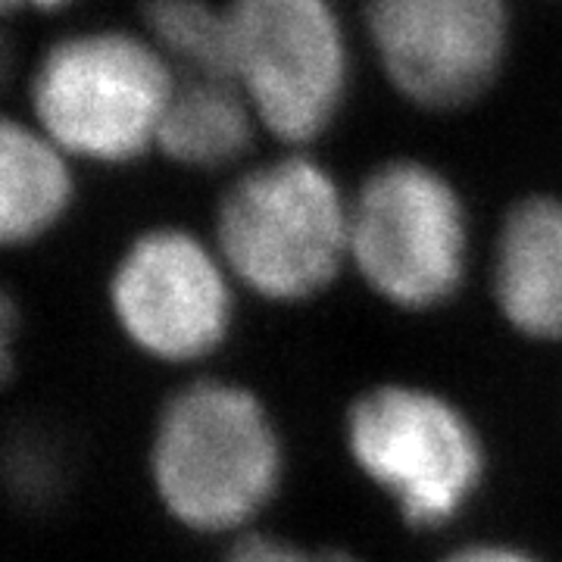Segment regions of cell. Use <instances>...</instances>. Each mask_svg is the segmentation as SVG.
<instances>
[{
    "label": "cell",
    "mask_w": 562,
    "mask_h": 562,
    "mask_svg": "<svg viewBox=\"0 0 562 562\" xmlns=\"http://www.w3.org/2000/svg\"><path fill=\"white\" fill-rule=\"evenodd\" d=\"M150 484L188 531H241L276 501L284 443L269 406L238 382L201 379L176 391L150 435Z\"/></svg>",
    "instance_id": "obj_1"
},
{
    "label": "cell",
    "mask_w": 562,
    "mask_h": 562,
    "mask_svg": "<svg viewBox=\"0 0 562 562\" xmlns=\"http://www.w3.org/2000/svg\"><path fill=\"white\" fill-rule=\"evenodd\" d=\"M176 88L154 41L122 29L63 35L29 76L32 122L72 162L122 166L160 140Z\"/></svg>",
    "instance_id": "obj_2"
},
{
    "label": "cell",
    "mask_w": 562,
    "mask_h": 562,
    "mask_svg": "<svg viewBox=\"0 0 562 562\" xmlns=\"http://www.w3.org/2000/svg\"><path fill=\"white\" fill-rule=\"evenodd\" d=\"M216 250L262 301H313L350 262V203L319 162L284 157L228 188Z\"/></svg>",
    "instance_id": "obj_3"
},
{
    "label": "cell",
    "mask_w": 562,
    "mask_h": 562,
    "mask_svg": "<svg viewBox=\"0 0 562 562\" xmlns=\"http://www.w3.org/2000/svg\"><path fill=\"white\" fill-rule=\"evenodd\" d=\"M344 438L353 465L413 528H443L482 491V435L431 387L387 382L362 391L347 409Z\"/></svg>",
    "instance_id": "obj_4"
},
{
    "label": "cell",
    "mask_w": 562,
    "mask_h": 562,
    "mask_svg": "<svg viewBox=\"0 0 562 562\" xmlns=\"http://www.w3.org/2000/svg\"><path fill=\"white\" fill-rule=\"evenodd\" d=\"M469 213L419 160L379 166L350 203V262L384 303L425 313L457 297L469 269Z\"/></svg>",
    "instance_id": "obj_5"
},
{
    "label": "cell",
    "mask_w": 562,
    "mask_h": 562,
    "mask_svg": "<svg viewBox=\"0 0 562 562\" xmlns=\"http://www.w3.org/2000/svg\"><path fill=\"white\" fill-rule=\"evenodd\" d=\"M232 76L269 132L306 144L341 113L347 41L328 0H235Z\"/></svg>",
    "instance_id": "obj_6"
},
{
    "label": "cell",
    "mask_w": 562,
    "mask_h": 562,
    "mask_svg": "<svg viewBox=\"0 0 562 562\" xmlns=\"http://www.w3.org/2000/svg\"><path fill=\"white\" fill-rule=\"evenodd\" d=\"M106 294L122 338L157 362H201L232 335L235 279L216 244L184 228L160 225L135 235Z\"/></svg>",
    "instance_id": "obj_7"
},
{
    "label": "cell",
    "mask_w": 562,
    "mask_h": 562,
    "mask_svg": "<svg viewBox=\"0 0 562 562\" xmlns=\"http://www.w3.org/2000/svg\"><path fill=\"white\" fill-rule=\"evenodd\" d=\"M369 32L406 101L457 110L501 72L509 20L503 0H369Z\"/></svg>",
    "instance_id": "obj_8"
},
{
    "label": "cell",
    "mask_w": 562,
    "mask_h": 562,
    "mask_svg": "<svg viewBox=\"0 0 562 562\" xmlns=\"http://www.w3.org/2000/svg\"><path fill=\"white\" fill-rule=\"evenodd\" d=\"M494 301L516 335L562 344V198L531 194L506 213L494 250Z\"/></svg>",
    "instance_id": "obj_9"
},
{
    "label": "cell",
    "mask_w": 562,
    "mask_h": 562,
    "mask_svg": "<svg viewBox=\"0 0 562 562\" xmlns=\"http://www.w3.org/2000/svg\"><path fill=\"white\" fill-rule=\"evenodd\" d=\"M76 203L72 160L35 122L0 113V250L54 235Z\"/></svg>",
    "instance_id": "obj_10"
},
{
    "label": "cell",
    "mask_w": 562,
    "mask_h": 562,
    "mask_svg": "<svg viewBox=\"0 0 562 562\" xmlns=\"http://www.w3.org/2000/svg\"><path fill=\"white\" fill-rule=\"evenodd\" d=\"M250 103L222 79H198L176 88L160 128L162 154L191 169L235 162L250 147Z\"/></svg>",
    "instance_id": "obj_11"
},
{
    "label": "cell",
    "mask_w": 562,
    "mask_h": 562,
    "mask_svg": "<svg viewBox=\"0 0 562 562\" xmlns=\"http://www.w3.org/2000/svg\"><path fill=\"white\" fill-rule=\"evenodd\" d=\"M144 22L166 60L188 66L198 79L232 76L228 10L206 0H147Z\"/></svg>",
    "instance_id": "obj_12"
},
{
    "label": "cell",
    "mask_w": 562,
    "mask_h": 562,
    "mask_svg": "<svg viewBox=\"0 0 562 562\" xmlns=\"http://www.w3.org/2000/svg\"><path fill=\"white\" fill-rule=\"evenodd\" d=\"M225 562H319V553L281 541L276 535H247L228 550Z\"/></svg>",
    "instance_id": "obj_13"
},
{
    "label": "cell",
    "mask_w": 562,
    "mask_h": 562,
    "mask_svg": "<svg viewBox=\"0 0 562 562\" xmlns=\"http://www.w3.org/2000/svg\"><path fill=\"white\" fill-rule=\"evenodd\" d=\"M20 303L0 281V391L16 372V347H20Z\"/></svg>",
    "instance_id": "obj_14"
},
{
    "label": "cell",
    "mask_w": 562,
    "mask_h": 562,
    "mask_svg": "<svg viewBox=\"0 0 562 562\" xmlns=\"http://www.w3.org/2000/svg\"><path fill=\"white\" fill-rule=\"evenodd\" d=\"M441 562H541L538 557L525 553L509 543H465L447 553Z\"/></svg>",
    "instance_id": "obj_15"
},
{
    "label": "cell",
    "mask_w": 562,
    "mask_h": 562,
    "mask_svg": "<svg viewBox=\"0 0 562 562\" xmlns=\"http://www.w3.org/2000/svg\"><path fill=\"white\" fill-rule=\"evenodd\" d=\"M72 3L79 0H0V20L10 22L13 16H25V13H60Z\"/></svg>",
    "instance_id": "obj_16"
},
{
    "label": "cell",
    "mask_w": 562,
    "mask_h": 562,
    "mask_svg": "<svg viewBox=\"0 0 562 562\" xmlns=\"http://www.w3.org/2000/svg\"><path fill=\"white\" fill-rule=\"evenodd\" d=\"M13 63H16V50H13V38L7 22L0 20V91L7 88V81L13 76Z\"/></svg>",
    "instance_id": "obj_17"
},
{
    "label": "cell",
    "mask_w": 562,
    "mask_h": 562,
    "mask_svg": "<svg viewBox=\"0 0 562 562\" xmlns=\"http://www.w3.org/2000/svg\"><path fill=\"white\" fill-rule=\"evenodd\" d=\"M319 562H366L347 550H319Z\"/></svg>",
    "instance_id": "obj_18"
}]
</instances>
